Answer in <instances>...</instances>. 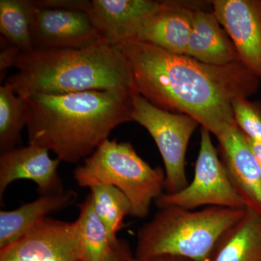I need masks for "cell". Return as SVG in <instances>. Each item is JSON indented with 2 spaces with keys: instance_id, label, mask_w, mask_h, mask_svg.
<instances>
[{
  "instance_id": "5",
  "label": "cell",
  "mask_w": 261,
  "mask_h": 261,
  "mask_svg": "<svg viewBox=\"0 0 261 261\" xmlns=\"http://www.w3.org/2000/svg\"><path fill=\"white\" fill-rule=\"evenodd\" d=\"M73 176L79 186L111 185L121 190L130 205V216L147 217L151 204L163 195L165 171L152 168L128 142L105 141L84 159Z\"/></svg>"
},
{
  "instance_id": "23",
  "label": "cell",
  "mask_w": 261,
  "mask_h": 261,
  "mask_svg": "<svg viewBox=\"0 0 261 261\" xmlns=\"http://www.w3.org/2000/svg\"><path fill=\"white\" fill-rule=\"evenodd\" d=\"M34 5L39 8H54L80 10L87 12L90 1L88 0H34Z\"/></svg>"
},
{
  "instance_id": "12",
  "label": "cell",
  "mask_w": 261,
  "mask_h": 261,
  "mask_svg": "<svg viewBox=\"0 0 261 261\" xmlns=\"http://www.w3.org/2000/svg\"><path fill=\"white\" fill-rule=\"evenodd\" d=\"M49 150L29 145L5 151L0 154V200L7 187L19 179H27L37 185L40 195L64 191L58 168L61 161L51 159Z\"/></svg>"
},
{
  "instance_id": "11",
  "label": "cell",
  "mask_w": 261,
  "mask_h": 261,
  "mask_svg": "<svg viewBox=\"0 0 261 261\" xmlns=\"http://www.w3.org/2000/svg\"><path fill=\"white\" fill-rule=\"evenodd\" d=\"M165 1L92 0L86 13L101 41L112 47L135 40L144 20L154 14Z\"/></svg>"
},
{
  "instance_id": "14",
  "label": "cell",
  "mask_w": 261,
  "mask_h": 261,
  "mask_svg": "<svg viewBox=\"0 0 261 261\" xmlns=\"http://www.w3.org/2000/svg\"><path fill=\"white\" fill-rule=\"evenodd\" d=\"M197 3L165 1L159 11L141 25L135 40L149 43L168 53L186 55Z\"/></svg>"
},
{
  "instance_id": "13",
  "label": "cell",
  "mask_w": 261,
  "mask_h": 261,
  "mask_svg": "<svg viewBox=\"0 0 261 261\" xmlns=\"http://www.w3.org/2000/svg\"><path fill=\"white\" fill-rule=\"evenodd\" d=\"M221 161L247 207L261 214V166L246 136L233 126L217 139Z\"/></svg>"
},
{
  "instance_id": "4",
  "label": "cell",
  "mask_w": 261,
  "mask_h": 261,
  "mask_svg": "<svg viewBox=\"0 0 261 261\" xmlns=\"http://www.w3.org/2000/svg\"><path fill=\"white\" fill-rule=\"evenodd\" d=\"M245 209L207 207L193 211L175 206L160 208L153 219L139 230L135 257L171 255L209 261L220 240L243 217Z\"/></svg>"
},
{
  "instance_id": "8",
  "label": "cell",
  "mask_w": 261,
  "mask_h": 261,
  "mask_svg": "<svg viewBox=\"0 0 261 261\" xmlns=\"http://www.w3.org/2000/svg\"><path fill=\"white\" fill-rule=\"evenodd\" d=\"M0 261H82L76 221L47 218L23 238L0 249Z\"/></svg>"
},
{
  "instance_id": "25",
  "label": "cell",
  "mask_w": 261,
  "mask_h": 261,
  "mask_svg": "<svg viewBox=\"0 0 261 261\" xmlns=\"http://www.w3.org/2000/svg\"><path fill=\"white\" fill-rule=\"evenodd\" d=\"M134 257L129 246L123 240H113L102 261H130Z\"/></svg>"
},
{
  "instance_id": "24",
  "label": "cell",
  "mask_w": 261,
  "mask_h": 261,
  "mask_svg": "<svg viewBox=\"0 0 261 261\" xmlns=\"http://www.w3.org/2000/svg\"><path fill=\"white\" fill-rule=\"evenodd\" d=\"M22 51L10 43L7 42L4 38H1V53H0V73L1 76L5 70L15 66Z\"/></svg>"
},
{
  "instance_id": "20",
  "label": "cell",
  "mask_w": 261,
  "mask_h": 261,
  "mask_svg": "<svg viewBox=\"0 0 261 261\" xmlns=\"http://www.w3.org/2000/svg\"><path fill=\"white\" fill-rule=\"evenodd\" d=\"M89 194L92 205L99 219L106 226L111 240L123 226V220L130 216V205L124 194L111 185H96L90 187Z\"/></svg>"
},
{
  "instance_id": "21",
  "label": "cell",
  "mask_w": 261,
  "mask_h": 261,
  "mask_svg": "<svg viewBox=\"0 0 261 261\" xmlns=\"http://www.w3.org/2000/svg\"><path fill=\"white\" fill-rule=\"evenodd\" d=\"M25 99L15 93L9 84L0 87V150L17 147L25 126Z\"/></svg>"
},
{
  "instance_id": "6",
  "label": "cell",
  "mask_w": 261,
  "mask_h": 261,
  "mask_svg": "<svg viewBox=\"0 0 261 261\" xmlns=\"http://www.w3.org/2000/svg\"><path fill=\"white\" fill-rule=\"evenodd\" d=\"M132 121L148 132L158 146L165 167L166 193L179 192L188 185L185 160L187 147L199 123L194 118L154 106L138 93L133 97Z\"/></svg>"
},
{
  "instance_id": "16",
  "label": "cell",
  "mask_w": 261,
  "mask_h": 261,
  "mask_svg": "<svg viewBox=\"0 0 261 261\" xmlns=\"http://www.w3.org/2000/svg\"><path fill=\"white\" fill-rule=\"evenodd\" d=\"M221 27L213 12L196 10L186 56L218 66L241 61L231 39Z\"/></svg>"
},
{
  "instance_id": "1",
  "label": "cell",
  "mask_w": 261,
  "mask_h": 261,
  "mask_svg": "<svg viewBox=\"0 0 261 261\" xmlns=\"http://www.w3.org/2000/svg\"><path fill=\"white\" fill-rule=\"evenodd\" d=\"M118 47L137 93L157 107L191 117L217 139L237 126L233 101L250 97L260 87V79L241 61L205 64L140 41Z\"/></svg>"
},
{
  "instance_id": "26",
  "label": "cell",
  "mask_w": 261,
  "mask_h": 261,
  "mask_svg": "<svg viewBox=\"0 0 261 261\" xmlns=\"http://www.w3.org/2000/svg\"><path fill=\"white\" fill-rule=\"evenodd\" d=\"M130 261H193L185 257L171 256V255H159L147 257V258H136L135 255Z\"/></svg>"
},
{
  "instance_id": "9",
  "label": "cell",
  "mask_w": 261,
  "mask_h": 261,
  "mask_svg": "<svg viewBox=\"0 0 261 261\" xmlns=\"http://www.w3.org/2000/svg\"><path fill=\"white\" fill-rule=\"evenodd\" d=\"M31 34L34 49H81L102 42L88 14L80 10L35 6Z\"/></svg>"
},
{
  "instance_id": "18",
  "label": "cell",
  "mask_w": 261,
  "mask_h": 261,
  "mask_svg": "<svg viewBox=\"0 0 261 261\" xmlns=\"http://www.w3.org/2000/svg\"><path fill=\"white\" fill-rule=\"evenodd\" d=\"M34 7L33 0H0V32L22 53L34 49L31 25Z\"/></svg>"
},
{
  "instance_id": "3",
  "label": "cell",
  "mask_w": 261,
  "mask_h": 261,
  "mask_svg": "<svg viewBox=\"0 0 261 261\" xmlns=\"http://www.w3.org/2000/svg\"><path fill=\"white\" fill-rule=\"evenodd\" d=\"M14 67L18 73L6 83L23 98L41 94L135 90L121 48L102 42L81 49H33L20 53Z\"/></svg>"
},
{
  "instance_id": "7",
  "label": "cell",
  "mask_w": 261,
  "mask_h": 261,
  "mask_svg": "<svg viewBox=\"0 0 261 261\" xmlns=\"http://www.w3.org/2000/svg\"><path fill=\"white\" fill-rule=\"evenodd\" d=\"M200 147L193 179L179 192L163 194L156 200L160 208L175 206L187 210L199 207L245 209L246 204L228 177L219 159L211 132L201 128Z\"/></svg>"
},
{
  "instance_id": "17",
  "label": "cell",
  "mask_w": 261,
  "mask_h": 261,
  "mask_svg": "<svg viewBox=\"0 0 261 261\" xmlns=\"http://www.w3.org/2000/svg\"><path fill=\"white\" fill-rule=\"evenodd\" d=\"M209 261H261V214L247 207L218 243Z\"/></svg>"
},
{
  "instance_id": "15",
  "label": "cell",
  "mask_w": 261,
  "mask_h": 261,
  "mask_svg": "<svg viewBox=\"0 0 261 261\" xmlns=\"http://www.w3.org/2000/svg\"><path fill=\"white\" fill-rule=\"evenodd\" d=\"M76 198V192L64 190L61 193L40 195L15 210L0 211V249L23 238L44 222L48 215L71 205Z\"/></svg>"
},
{
  "instance_id": "27",
  "label": "cell",
  "mask_w": 261,
  "mask_h": 261,
  "mask_svg": "<svg viewBox=\"0 0 261 261\" xmlns=\"http://www.w3.org/2000/svg\"><path fill=\"white\" fill-rule=\"evenodd\" d=\"M247 141H248L249 145L250 146V148L252 149V152L255 154L257 161L260 163L261 166V142L251 140H250V139L247 138Z\"/></svg>"
},
{
  "instance_id": "22",
  "label": "cell",
  "mask_w": 261,
  "mask_h": 261,
  "mask_svg": "<svg viewBox=\"0 0 261 261\" xmlns=\"http://www.w3.org/2000/svg\"><path fill=\"white\" fill-rule=\"evenodd\" d=\"M235 123L247 138L261 142V102L239 97L232 102Z\"/></svg>"
},
{
  "instance_id": "2",
  "label": "cell",
  "mask_w": 261,
  "mask_h": 261,
  "mask_svg": "<svg viewBox=\"0 0 261 261\" xmlns=\"http://www.w3.org/2000/svg\"><path fill=\"white\" fill-rule=\"evenodd\" d=\"M135 90L34 94L25 99L29 145L56 153L64 162L86 159L113 128L132 121Z\"/></svg>"
},
{
  "instance_id": "10",
  "label": "cell",
  "mask_w": 261,
  "mask_h": 261,
  "mask_svg": "<svg viewBox=\"0 0 261 261\" xmlns=\"http://www.w3.org/2000/svg\"><path fill=\"white\" fill-rule=\"evenodd\" d=\"M211 4L240 61L261 80V0H214Z\"/></svg>"
},
{
  "instance_id": "19",
  "label": "cell",
  "mask_w": 261,
  "mask_h": 261,
  "mask_svg": "<svg viewBox=\"0 0 261 261\" xmlns=\"http://www.w3.org/2000/svg\"><path fill=\"white\" fill-rule=\"evenodd\" d=\"M76 222L82 261H102L113 240L96 214L89 195L80 205Z\"/></svg>"
}]
</instances>
